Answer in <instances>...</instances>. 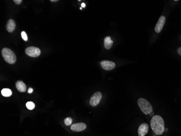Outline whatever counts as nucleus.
Here are the masks:
<instances>
[{"instance_id": "obj_9", "label": "nucleus", "mask_w": 181, "mask_h": 136, "mask_svg": "<svg viewBox=\"0 0 181 136\" xmlns=\"http://www.w3.org/2000/svg\"><path fill=\"white\" fill-rule=\"evenodd\" d=\"M149 131V125L146 123H143L140 125L138 129V136H145L148 134Z\"/></svg>"}, {"instance_id": "obj_19", "label": "nucleus", "mask_w": 181, "mask_h": 136, "mask_svg": "<svg viewBox=\"0 0 181 136\" xmlns=\"http://www.w3.org/2000/svg\"><path fill=\"white\" fill-rule=\"evenodd\" d=\"M33 89L32 88H29L28 90V93H29V94H31L32 93H33Z\"/></svg>"}, {"instance_id": "obj_18", "label": "nucleus", "mask_w": 181, "mask_h": 136, "mask_svg": "<svg viewBox=\"0 0 181 136\" xmlns=\"http://www.w3.org/2000/svg\"><path fill=\"white\" fill-rule=\"evenodd\" d=\"M177 53H179V55L181 56V48H179L177 49Z\"/></svg>"}, {"instance_id": "obj_10", "label": "nucleus", "mask_w": 181, "mask_h": 136, "mask_svg": "<svg viewBox=\"0 0 181 136\" xmlns=\"http://www.w3.org/2000/svg\"><path fill=\"white\" fill-rule=\"evenodd\" d=\"M16 24L14 20L13 19H10L8 21L6 25V29L8 32L10 33L13 32L15 29Z\"/></svg>"}, {"instance_id": "obj_11", "label": "nucleus", "mask_w": 181, "mask_h": 136, "mask_svg": "<svg viewBox=\"0 0 181 136\" xmlns=\"http://www.w3.org/2000/svg\"><path fill=\"white\" fill-rule=\"evenodd\" d=\"M16 87L19 92L24 93L26 90V86L24 82L21 81H18L16 82Z\"/></svg>"}, {"instance_id": "obj_4", "label": "nucleus", "mask_w": 181, "mask_h": 136, "mask_svg": "<svg viewBox=\"0 0 181 136\" xmlns=\"http://www.w3.org/2000/svg\"><path fill=\"white\" fill-rule=\"evenodd\" d=\"M25 53L30 57H37L41 54V51L38 48L34 46H30L28 47L25 50Z\"/></svg>"}, {"instance_id": "obj_8", "label": "nucleus", "mask_w": 181, "mask_h": 136, "mask_svg": "<svg viewBox=\"0 0 181 136\" xmlns=\"http://www.w3.org/2000/svg\"><path fill=\"white\" fill-rule=\"evenodd\" d=\"M87 127L86 124L84 123H78L74 124L71 126V129L73 131L81 132L85 130Z\"/></svg>"}, {"instance_id": "obj_6", "label": "nucleus", "mask_w": 181, "mask_h": 136, "mask_svg": "<svg viewBox=\"0 0 181 136\" xmlns=\"http://www.w3.org/2000/svg\"><path fill=\"white\" fill-rule=\"evenodd\" d=\"M101 67L106 70H111L116 67V64L109 61H101Z\"/></svg>"}, {"instance_id": "obj_1", "label": "nucleus", "mask_w": 181, "mask_h": 136, "mask_svg": "<svg viewBox=\"0 0 181 136\" xmlns=\"http://www.w3.org/2000/svg\"><path fill=\"white\" fill-rule=\"evenodd\" d=\"M151 128L157 135H161L165 131V124L163 119L158 115L153 116L150 121Z\"/></svg>"}, {"instance_id": "obj_2", "label": "nucleus", "mask_w": 181, "mask_h": 136, "mask_svg": "<svg viewBox=\"0 0 181 136\" xmlns=\"http://www.w3.org/2000/svg\"><path fill=\"white\" fill-rule=\"evenodd\" d=\"M137 103L140 110L145 115L150 114L153 112V106L146 99L140 98L138 100Z\"/></svg>"}, {"instance_id": "obj_21", "label": "nucleus", "mask_w": 181, "mask_h": 136, "mask_svg": "<svg viewBox=\"0 0 181 136\" xmlns=\"http://www.w3.org/2000/svg\"><path fill=\"white\" fill-rule=\"evenodd\" d=\"M58 0H50V2H58Z\"/></svg>"}, {"instance_id": "obj_5", "label": "nucleus", "mask_w": 181, "mask_h": 136, "mask_svg": "<svg viewBox=\"0 0 181 136\" xmlns=\"http://www.w3.org/2000/svg\"><path fill=\"white\" fill-rule=\"evenodd\" d=\"M102 97V94L100 92H97L92 95L90 99L89 103L92 106H97L98 105Z\"/></svg>"}, {"instance_id": "obj_14", "label": "nucleus", "mask_w": 181, "mask_h": 136, "mask_svg": "<svg viewBox=\"0 0 181 136\" xmlns=\"http://www.w3.org/2000/svg\"><path fill=\"white\" fill-rule=\"evenodd\" d=\"M26 107L28 110H32L35 108V104L32 101H29L27 102Z\"/></svg>"}, {"instance_id": "obj_17", "label": "nucleus", "mask_w": 181, "mask_h": 136, "mask_svg": "<svg viewBox=\"0 0 181 136\" xmlns=\"http://www.w3.org/2000/svg\"><path fill=\"white\" fill-rule=\"evenodd\" d=\"M13 2L16 5H20L22 3V0H14Z\"/></svg>"}, {"instance_id": "obj_20", "label": "nucleus", "mask_w": 181, "mask_h": 136, "mask_svg": "<svg viewBox=\"0 0 181 136\" xmlns=\"http://www.w3.org/2000/svg\"><path fill=\"white\" fill-rule=\"evenodd\" d=\"M81 6L82 8H85V6H86V5H85V3H81Z\"/></svg>"}, {"instance_id": "obj_16", "label": "nucleus", "mask_w": 181, "mask_h": 136, "mask_svg": "<svg viewBox=\"0 0 181 136\" xmlns=\"http://www.w3.org/2000/svg\"><path fill=\"white\" fill-rule=\"evenodd\" d=\"M21 37H22V39L24 40V41H27L28 40V37H27L26 33L24 31H22V32H21Z\"/></svg>"}, {"instance_id": "obj_15", "label": "nucleus", "mask_w": 181, "mask_h": 136, "mask_svg": "<svg viewBox=\"0 0 181 136\" xmlns=\"http://www.w3.org/2000/svg\"><path fill=\"white\" fill-rule=\"evenodd\" d=\"M72 121H73V120H72V119L71 118L67 117V118H66L64 119V123H65V124L66 126H70V125L72 124Z\"/></svg>"}, {"instance_id": "obj_13", "label": "nucleus", "mask_w": 181, "mask_h": 136, "mask_svg": "<svg viewBox=\"0 0 181 136\" xmlns=\"http://www.w3.org/2000/svg\"><path fill=\"white\" fill-rule=\"evenodd\" d=\"M1 94L3 97H9L11 96L12 94V92L11 89L8 88H4L1 90Z\"/></svg>"}, {"instance_id": "obj_7", "label": "nucleus", "mask_w": 181, "mask_h": 136, "mask_svg": "<svg viewBox=\"0 0 181 136\" xmlns=\"http://www.w3.org/2000/svg\"><path fill=\"white\" fill-rule=\"evenodd\" d=\"M166 18L164 16H162L159 18L157 24L155 26V32L156 33H159L161 32L162 29L163 28L164 24L166 23Z\"/></svg>"}, {"instance_id": "obj_12", "label": "nucleus", "mask_w": 181, "mask_h": 136, "mask_svg": "<svg viewBox=\"0 0 181 136\" xmlns=\"http://www.w3.org/2000/svg\"><path fill=\"white\" fill-rule=\"evenodd\" d=\"M114 42L112 41L111 38L109 36L106 37L104 39V47L106 49H110L111 48L112 46L113 45Z\"/></svg>"}, {"instance_id": "obj_3", "label": "nucleus", "mask_w": 181, "mask_h": 136, "mask_svg": "<svg viewBox=\"0 0 181 136\" xmlns=\"http://www.w3.org/2000/svg\"><path fill=\"white\" fill-rule=\"evenodd\" d=\"M2 55L3 59L8 63L13 64L16 61V55L13 51L9 48H5L2 50Z\"/></svg>"}]
</instances>
